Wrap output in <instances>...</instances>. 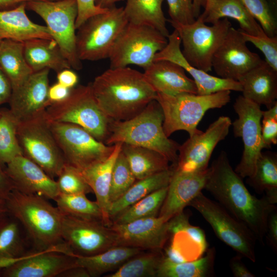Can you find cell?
Wrapping results in <instances>:
<instances>
[{"label":"cell","mask_w":277,"mask_h":277,"mask_svg":"<svg viewBox=\"0 0 277 277\" xmlns=\"http://www.w3.org/2000/svg\"><path fill=\"white\" fill-rule=\"evenodd\" d=\"M247 183L257 192L265 195L273 204L277 202V153L265 151L261 153L253 175L248 177Z\"/></svg>","instance_id":"36"},{"label":"cell","mask_w":277,"mask_h":277,"mask_svg":"<svg viewBox=\"0 0 277 277\" xmlns=\"http://www.w3.org/2000/svg\"><path fill=\"white\" fill-rule=\"evenodd\" d=\"M57 80L59 84L69 89H71L76 85L78 82V76L70 69H65L57 73Z\"/></svg>","instance_id":"52"},{"label":"cell","mask_w":277,"mask_h":277,"mask_svg":"<svg viewBox=\"0 0 277 277\" xmlns=\"http://www.w3.org/2000/svg\"><path fill=\"white\" fill-rule=\"evenodd\" d=\"M164 115L156 100L150 102L140 113L125 121H112L106 145L117 143L148 148L160 153L175 165L180 145L164 133Z\"/></svg>","instance_id":"4"},{"label":"cell","mask_w":277,"mask_h":277,"mask_svg":"<svg viewBox=\"0 0 277 277\" xmlns=\"http://www.w3.org/2000/svg\"><path fill=\"white\" fill-rule=\"evenodd\" d=\"M209 168L204 189L263 244L268 219L276 210L275 205L265 196L259 199L249 192L242 177L232 169L225 151L221 152Z\"/></svg>","instance_id":"1"},{"label":"cell","mask_w":277,"mask_h":277,"mask_svg":"<svg viewBox=\"0 0 277 277\" xmlns=\"http://www.w3.org/2000/svg\"><path fill=\"white\" fill-rule=\"evenodd\" d=\"M261 134L264 148H270L277 144V102L263 111Z\"/></svg>","instance_id":"46"},{"label":"cell","mask_w":277,"mask_h":277,"mask_svg":"<svg viewBox=\"0 0 277 277\" xmlns=\"http://www.w3.org/2000/svg\"><path fill=\"white\" fill-rule=\"evenodd\" d=\"M90 84L98 105L111 121L133 117L157 95L143 73L128 67L110 68Z\"/></svg>","instance_id":"2"},{"label":"cell","mask_w":277,"mask_h":277,"mask_svg":"<svg viewBox=\"0 0 277 277\" xmlns=\"http://www.w3.org/2000/svg\"><path fill=\"white\" fill-rule=\"evenodd\" d=\"M232 122L226 116H220L205 132L197 130L179 146L178 159L174 169L195 172L208 168L211 154L219 143L228 135Z\"/></svg>","instance_id":"16"},{"label":"cell","mask_w":277,"mask_h":277,"mask_svg":"<svg viewBox=\"0 0 277 277\" xmlns=\"http://www.w3.org/2000/svg\"><path fill=\"white\" fill-rule=\"evenodd\" d=\"M242 256L239 254L232 258L229 265L232 274L235 277H254L252 273L243 263Z\"/></svg>","instance_id":"50"},{"label":"cell","mask_w":277,"mask_h":277,"mask_svg":"<svg viewBox=\"0 0 277 277\" xmlns=\"http://www.w3.org/2000/svg\"><path fill=\"white\" fill-rule=\"evenodd\" d=\"M144 251L136 247L117 246L91 256H76L77 266L88 271L90 277H97L117 270L132 257Z\"/></svg>","instance_id":"31"},{"label":"cell","mask_w":277,"mask_h":277,"mask_svg":"<svg viewBox=\"0 0 277 277\" xmlns=\"http://www.w3.org/2000/svg\"><path fill=\"white\" fill-rule=\"evenodd\" d=\"M164 0H126L124 11L129 23L150 26L164 36L169 34L162 10Z\"/></svg>","instance_id":"35"},{"label":"cell","mask_w":277,"mask_h":277,"mask_svg":"<svg viewBox=\"0 0 277 277\" xmlns=\"http://www.w3.org/2000/svg\"><path fill=\"white\" fill-rule=\"evenodd\" d=\"M70 91V89L58 83L49 86L48 93L49 105L65 99L68 96Z\"/></svg>","instance_id":"51"},{"label":"cell","mask_w":277,"mask_h":277,"mask_svg":"<svg viewBox=\"0 0 277 277\" xmlns=\"http://www.w3.org/2000/svg\"><path fill=\"white\" fill-rule=\"evenodd\" d=\"M168 186L148 194L122 211L111 220L112 224H125L138 219L158 216L166 197Z\"/></svg>","instance_id":"39"},{"label":"cell","mask_w":277,"mask_h":277,"mask_svg":"<svg viewBox=\"0 0 277 277\" xmlns=\"http://www.w3.org/2000/svg\"><path fill=\"white\" fill-rule=\"evenodd\" d=\"M265 237L272 249L277 251V212H273L269 217Z\"/></svg>","instance_id":"49"},{"label":"cell","mask_w":277,"mask_h":277,"mask_svg":"<svg viewBox=\"0 0 277 277\" xmlns=\"http://www.w3.org/2000/svg\"><path fill=\"white\" fill-rule=\"evenodd\" d=\"M168 220L161 216L148 217L109 227L116 236L117 246L162 250L170 238Z\"/></svg>","instance_id":"18"},{"label":"cell","mask_w":277,"mask_h":277,"mask_svg":"<svg viewBox=\"0 0 277 277\" xmlns=\"http://www.w3.org/2000/svg\"><path fill=\"white\" fill-rule=\"evenodd\" d=\"M4 170L13 184L14 189L21 192L53 200L60 193L54 179L23 155L13 159Z\"/></svg>","instance_id":"22"},{"label":"cell","mask_w":277,"mask_h":277,"mask_svg":"<svg viewBox=\"0 0 277 277\" xmlns=\"http://www.w3.org/2000/svg\"><path fill=\"white\" fill-rule=\"evenodd\" d=\"M198 17L205 23L211 24L229 17L235 19L239 23L240 29L248 34L257 35L264 33L241 0H213Z\"/></svg>","instance_id":"29"},{"label":"cell","mask_w":277,"mask_h":277,"mask_svg":"<svg viewBox=\"0 0 277 277\" xmlns=\"http://www.w3.org/2000/svg\"><path fill=\"white\" fill-rule=\"evenodd\" d=\"M215 256L214 248L208 249L206 255L194 260L174 263L164 256L157 277H207L213 276Z\"/></svg>","instance_id":"37"},{"label":"cell","mask_w":277,"mask_h":277,"mask_svg":"<svg viewBox=\"0 0 277 277\" xmlns=\"http://www.w3.org/2000/svg\"><path fill=\"white\" fill-rule=\"evenodd\" d=\"M122 144L121 143L115 144L112 152L106 159L80 171L94 193L96 201L102 212L103 222L109 227L112 224L109 215L111 205L109 192L112 171Z\"/></svg>","instance_id":"27"},{"label":"cell","mask_w":277,"mask_h":277,"mask_svg":"<svg viewBox=\"0 0 277 277\" xmlns=\"http://www.w3.org/2000/svg\"><path fill=\"white\" fill-rule=\"evenodd\" d=\"M170 19L168 21L183 25L190 24L196 20L193 0H166Z\"/></svg>","instance_id":"47"},{"label":"cell","mask_w":277,"mask_h":277,"mask_svg":"<svg viewBox=\"0 0 277 277\" xmlns=\"http://www.w3.org/2000/svg\"><path fill=\"white\" fill-rule=\"evenodd\" d=\"M212 1H213V0H206V3H205V6H204V8L205 9L207 8L210 6V5L211 4Z\"/></svg>","instance_id":"60"},{"label":"cell","mask_w":277,"mask_h":277,"mask_svg":"<svg viewBox=\"0 0 277 277\" xmlns=\"http://www.w3.org/2000/svg\"><path fill=\"white\" fill-rule=\"evenodd\" d=\"M245 40L253 44L265 57V62L277 71V37H270L265 32L257 35L248 34L239 29Z\"/></svg>","instance_id":"45"},{"label":"cell","mask_w":277,"mask_h":277,"mask_svg":"<svg viewBox=\"0 0 277 277\" xmlns=\"http://www.w3.org/2000/svg\"><path fill=\"white\" fill-rule=\"evenodd\" d=\"M243 96L267 109L272 107L277 98V71L265 61L246 73L239 81Z\"/></svg>","instance_id":"25"},{"label":"cell","mask_w":277,"mask_h":277,"mask_svg":"<svg viewBox=\"0 0 277 277\" xmlns=\"http://www.w3.org/2000/svg\"><path fill=\"white\" fill-rule=\"evenodd\" d=\"M46 199L13 189L5 202L7 211L22 224L35 252L55 250L73 255L62 238L63 214Z\"/></svg>","instance_id":"3"},{"label":"cell","mask_w":277,"mask_h":277,"mask_svg":"<svg viewBox=\"0 0 277 277\" xmlns=\"http://www.w3.org/2000/svg\"><path fill=\"white\" fill-rule=\"evenodd\" d=\"M123 0H95L96 6L102 9H109L115 6V4Z\"/></svg>","instance_id":"57"},{"label":"cell","mask_w":277,"mask_h":277,"mask_svg":"<svg viewBox=\"0 0 277 277\" xmlns=\"http://www.w3.org/2000/svg\"><path fill=\"white\" fill-rule=\"evenodd\" d=\"M174 170L173 165L167 170L135 182L122 196L111 204L109 211L111 221L141 199L155 191L168 186Z\"/></svg>","instance_id":"32"},{"label":"cell","mask_w":277,"mask_h":277,"mask_svg":"<svg viewBox=\"0 0 277 277\" xmlns=\"http://www.w3.org/2000/svg\"><path fill=\"white\" fill-rule=\"evenodd\" d=\"M210 224L216 236L238 254L256 261L255 236L243 223L218 202L201 192L189 204Z\"/></svg>","instance_id":"12"},{"label":"cell","mask_w":277,"mask_h":277,"mask_svg":"<svg viewBox=\"0 0 277 277\" xmlns=\"http://www.w3.org/2000/svg\"><path fill=\"white\" fill-rule=\"evenodd\" d=\"M49 124L66 163L80 171L105 160L114 149V144L105 145L77 125L51 122Z\"/></svg>","instance_id":"13"},{"label":"cell","mask_w":277,"mask_h":277,"mask_svg":"<svg viewBox=\"0 0 277 277\" xmlns=\"http://www.w3.org/2000/svg\"><path fill=\"white\" fill-rule=\"evenodd\" d=\"M168 21L178 32L182 52L188 62L197 69L210 71L212 57L232 27L228 19L223 18L212 26L207 25L199 17L187 25Z\"/></svg>","instance_id":"11"},{"label":"cell","mask_w":277,"mask_h":277,"mask_svg":"<svg viewBox=\"0 0 277 277\" xmlns=\"http://www.w3.org/2000/svg\"><path fill=\"white\" fill-rule=\"evenodd\" d=\"M246 43L239 29L230 28L212 59V68L218 77L239 81L263 62L257 53L248 49Z\"/></svg>","instance_id":"17"},{"label":"cell","mask_w":277,"mask_h":277,"mask_svg":"<svg viewBox=\"0 0 277 277\" xmlns=\"http://www.w3.org/2000/svg\"><path fill=\"white\" fill-rule=\"evenodd\" d=\"M2 39H1L0 38V43H1V41H2Z\"/></svg>","instance_id":"61"},{"label":"cell","mask_w":277,"mask_h":277,"mask_svg":"<svg viewBox=\"0 0 277 277\" xmlns=\"http://www.w3.org/2000/svg\"><path fill=\"white\" fill-rule=\"evenodd\" d=\"M167 43V37L155 29L128 22L109 56L110 68L134 65L145 69L153 62L155 55Z\"/></svg>","instance_id":"10"},{"label":"cell","mask_w":277,"mask_h":277,"mask_svg":"<svg viewBox=\"0 0 277 277\" xmlns=\"http://www.w3.org/2000/svg\"><path fill=\"white\" fill-rule=\"evenodd\" d=\"M136 180L128 161L121 150L112 169L109 192L110 203L122 196Z\"/></svg>","instance_id":"42"},{"label":"cell","mask_w":277,"mask_h":277,"mask_svg":"<svg viewBox=\"0 0 277 277\" xmlns=\"http://www.w3.org/2000/svg\"><path fill=\"white\" fill-rule=\"evenodd\" d=\"M33 1H53L55 0H0V11L10 10L23 3Z\"/></svg>","instance_id":"56"},{"label":"cell","mask_w":277,"mask_h":277,"mask_svg":"<svg viewBox=\"0 0 277 277\" xmlns=\"http://www.w3.org/2000/svg\"><path fill=\"white\" fill-rule=\"evenodd\" d=\"M0 67L9 80L12 90L34 72L26 61L23 43L11 39H2L0 43Z\"/></svg>","instance_id":"34"},{"label":"cell","mask_w":277,"mask_h":277,"mask_svg":"<svg viewBox=\"0 0 277 277\" xmlns=\"http://www.w3.org/2000/svg\"><path fill=\"white\" fill-rule=\"evenodd\" d=\"M17 137L23 155L52 179L58 176L66 162L51 130L45 112L18 122Z\"/></svg>","instance_id":"8"},{"label":"cell","mask_w":277,"mask_h":277,"mask_svg":"<svg viewBox=\"0 0 277 277\" xmlns=\"http://www.w3.org/2000/svg\"><path fill=\"white\" fill-rule=\"evenodd\" d=\"M17 124L9 110H0V167L3 170L15 157L23 155L17 137Z\"/></svg>","instance_id":"41"},{"label":"cell","mask_w":277,"mask_h":277,"mask_svg":"<svg viewBox=\"0 0 277 277\" xmlns=\"http://www.w3.org/2000/svg\"><path fill=\"white\" fill-rule=\"evenodd\" d=\"M167 38L166 45L155 55L154 61H168L182 67L193 78L197 94L207 95L224 90L242 92V86L239 81L212 76L191 66L182 54L181 40L176 30Z\"/></svg>","instance_id":"21"},{"label":"cell","mask_w":277,"mask_h":277,"mask_svg":"<svg viewBox=\"0 0 277 277\" xmlns=\"http://www.w3.org/2000/svg\"><path fill=\"white\" fill-rule=\"evenodd\" d=\"M26 3L0 11V38L24 43L34 38L53 39L46 27L33 22L26 12Z\"/></svg>","instance_id":"26"},{"label":"cell","mask_w":277,"mask_h":277,"mask_svg":"<svg viewBox=\"0 0 277 277\" xmlns=\"http://www.w3.org/2000/svg\"><path fill=\"white\" fill-rule=\"evenodd\" d=\"M164 258L162 250L144 251L130 258L106 277H157Z\"/></svg>","instance_id":"38"},{"label":"cell","mask_w":277,"mask_h":277,"mask_svg":"<svg viewBox=\"0 0 277 277\" xmlns=\"http://www.w3.org/2000/svg\"><path fill=\"white\" fill-rule=\"evenodd\" d=\"M36 252L21 222L8 211L0 215V259L21 258Z\"/></svg>","instance_id":"30"},{"label":"cell","mask_w":277,"mask_h":277,"mask_svg":"<svg viewBox=\"0 0 277 277\" xmlns=\"http://www.w3.org/2000/svg\"><path fill=\"white\" fill-rule=\"evenodd\" d=\"M26 7L44 21L71 68L81 70L83 66L76 46L75 23L78 13L76 0L33 1L26 3Z\"/></svg>","instance_id":"9"},{"label":"cell","mask_w":277,"mask_h":277,"mask_svg":"<svg viewBox=\"0 0 277 277\" xmlns=\"http://www.w3.org/2000/svg\"><path fill=\"white\" fill-rule=\"evenodd\" d=\"M78 13L76 19V30L89 18L96 14L105 12L108 9H102L95 4V0H76Z\"/></svg>","instance_id":"48"},{"label":"cell","mask_w":277,"mask_h":277,"mask_svg":"<svg viewBox=\"0 0 277 277\" xmlns=\"http://www.w3.org/2000/svg\"><path fill=\"white\" fill-rule=\"evenodd\" d=\"M238 118L231 126L235 137H241L244 150L235 171L242 178L248 177L255 171L257 160L264 148L261 134L263 111L260 105L244 97L238 96L233 105Z\"/></svg>","instance_id":"14"},{"label":"cell","mask_w":277,"mask_h":277,"mask_svg":"<svg viewBox=\"0 0 277 277\" xmlns=\"http://www.w3.org/2000/svg\"><path fill=\"white\" fill-rule=\"evenodd\" d=\"M209 173V167L195 172L174 169L158 216L169 221L183 212L185 207L204 189Z\"/></svg>","instance_id":"23"},{"label":"cell","mask_w":277,"mask_h":277,"mask_svg":"<svg viewBox=\"0 0 277 277\" xmlns=\"http://www.w3.org/2000/svg\"><path fill=\"white\" fill-rule=\"evenodd\" d=\"M57 177L60 193L86 194L93 192L80 170L67 163Z\"/></svg>","instance_id":"43"},{"label":"cell","mask_w":277,"mask_h":277,"mask_svg":"<svg viewBox=\"0 0 277 277\" xmlns=\"http://www.w3.org/2000/svg\"><path fill=\"white\" fill-rule=\"evenodd\" d=\"M253 18L269 36H276L277 25L267 0H241Z\"/></svg>","instance_id":"44"},{"label":"cell","mask_w":277,"mask_h":277,"mask_svg":"<svg viewBox=\"0 0 277 277\" xmlns=\"http://www.w3.org/2000/svg\"><path fill=\"white\" fill-rule=\"evenodd\" d=\"M86 195L60 193L54 201L57 208L64 214L104 223L102 212L98 203L96 201L89 200Z\"/></svg>","instance_id":"40"},{"label":"cell","mask_w":277,"mask_h":277,"mask_svg":"<svg viewBox=\"0 0 277 277\" xmlns=\"http://www.w3.org/2000/svg\"><path fill=\"white\" fill-rule=\"evenodd\" d=\"M230 90L207 95L156 93V101L163 113V128L166 135L169 137L179 130L186 131L191 135L198 130L197 126L207 111L222 108L230 102Z\"/></svg>","instance_id":"5"},{"label":"cell","mask_w":277,"mask_h":277,"mask_svg":"<svg viewBox=\"0 0 277 277\" xmlns=\"http://www.w3.org/2000/svg\"><path fill=\"white\" fill-rule=\"evenodd\" d=\"M7 211L5 199L0 196V215Z\"/></svg>","instance_id":"59"},{"label":"cell","mask_w":277,"mask_h":277,"mask_svg":"<svg viewBox=\"0 0 277 277\" xmlns=\"http://www.w3.org/2000/svg\"><path fill=\"white\" fill-rule=\"evenodd\" d=\"M206 0H193L194 15L197 18L200 15L202 7L205 6Z\"/></svg>","instance_id":"58"},{"label":"cell","mask_w":277,"mask_h":277,"mask_svg":"<svg viewBox=\"0 0 277 277\" xmlns=\"http://www.w3.org/2000/svg\"><path fill=\"white\" fill-rule=\"evenodd\" d=\"M45 116L49 122L77 125L102 142L108 136L112 121L98 105L90 83L70 89L65 99L46 108Z\"/></svg>","instance_id":"6"},{"label":"cell","mask_w":277,"mask_h":277,"mask_svg":"<svg viewBox=\"0 0 277 277\" xmlns=\"http://www.w3.org/2000/svg\"><path fill=\"white\" fill-rule=\"evenodd\" d=\"M23 43L26 61L33 72L48 69L57 73L71 68L54 39L34 38Z\"/></svg>","instance_id":"28"},{"label":"cell","mask_w":277,"mask_h":277,"mask_svg":"<svg viewBox=\"0 0 277 277\" xmlns=\"http://www.w3.org/2000/svg\"><path fill=\"white\" fill-rule=\"evenodd\" d=\"M14 188L12 181L5 171L0 167V196L5 199L8 194Z\"/></svg>","instance_id":"54"},{"label":"cell","mask_w":277,"mask_h":277,"mask_svg":"<svg viewBox=\"0 0 277 277\" xmlns=\"http://www.w3.org/2000/svg\"><path fill=\"white\" fill-rule=\"evenodd\" d=\"M185 70L168 61H154L144 69V76L156 93L174 95L184 93L197 94L195 82Z\"/></svg>","instance_id":"24"},{"label":"cell","mask_w":277,"mask_h":277,"mask_svg":"<svg viewBox=\"0 0 277 277\" xmlns=\"http://www.w3.org/2000/svg\"><path fill=\"white\" fill-rule=\"evenodd\" d=\"M49 70L45 69L34 72L19 87L12 90L9 110L18 122L44 113L49 106Z\"/></svg>","instance_id":"19"},{"label":"cell","mask_w":277,"mask_h":277,"mask_svg":"<svg viewBox=\"0 0 277 277\" xmlns=\"http://www.w3.org/2000/svg\"><path fill=\"white\" fill-rule=\"evenodd\" d=\"M76 266L75 255L46 250L19 258L12 265L0 268V277H58Z\"/></svg>","instance_id":"20"},{"label":"cell","mask_w":277,"mask_h":277,"mask_svg":"<svg viewBox=\"0 0 277 277\" xmlns=\"http://www.w3.org/2000/svg\"><path fill=\"white\" fill-rule=\"evenodd\" d=\"M128 21L123 7L114 6L86 20L76 33V51L81 61L108 58Z\"/></svg>","instance_id":"7"},{"label":"cell","mask_w":277,"mask_h":277,"mask_svg":"<svg viewBox=\"0 0 277 277\" xmlns=\"http://www.w3.org/2000/svg\"><path fill=\"white\" fill-rule=\"evenodd\" d=\"M58 277H90V275L86 269L76 266L63 271Z\"/></svg>","instance_id":"55"},{"label":"cell","mask_w":277,"mask_h":277,"mask_svg":"<svg viewBox=\"0 0 277 277\" xmlns=\"http://www.w3.org/2000/svg\"><path fill=\"white\" fill-rule=\"evenodd\" d=\"M12 91L10 82L0 67V105L9 102Z\"/></svg>","instance_id":"53"},{"label":"cell","mask_w":277,"mask_h":277,"mask_svg":"<svg viewBox=\"0 0 277 277\" xmlns=\"http://www.w3.org/2000/svg\"><path fill=\"white\" fill-rule=\"evenodd\" d=\"M121 150L136 180L147 177L170 167L169 161L153 150L128 144H123Z\"/></svg>","instance_id":"33"},{"label":"cell","mask_w":277,"mask_h":277,"mask_svg":"<svg viewBox=\"0 0 277 277\" xmlns=\"http://www.w3.org/2000/svg\"><path fill=\"white\" fill-rule=\"evenodd\" d=\"M63 214L62 238L74 255L91 256L117 246L115 233L102 222Z\"/></svg>","instance_id":"15"}]
</instances>
